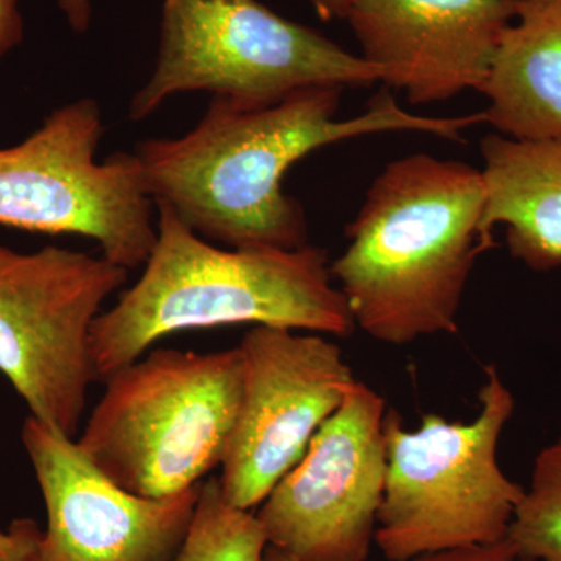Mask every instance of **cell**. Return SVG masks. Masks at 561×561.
<instances>
[{
  "mask_svg": "<svg viewBox=\"0 0 561 561\" xmlns=\"http://www.w3.org/2000/svg\"><path fill=\"white\" fill-rule=\"evenodd\" d=\"M342 88L311 87L264 105L213 98L197 127L180 138L140 142L147 194L203 239L234 250H297L308 221L283 191L287 171L312 151L341 140L419 131L461 140L483 113L431 117L408 113L389 92L350 119H337Z\"/></svg>",
  "mask_w": 561,
  "mask_h": 561,
  "instance_id": "1",
  "label": "cell"
},
{
  "mask_svg": "<svg viewBox=\"0 0 561 561\" xmlns=\"http://www.w3.org/2000/svg\"><path fill=\"white\" fill-rule=\"evenodd\" d=\"M381 79L364 57L257 0H164L153 73L128 111L140 122L183 92L264 105L305 88H370Z\"/></svg>",
  "mask_w": 561,
  "mask_h": 561,
  "instance_id": "6",
  "label": "cell"
},
{
  "mask_svg": "<svg viewBox=\"0 0 561 561\" xmlns=\"http://www.w3.org/2000/svg\"><path fill=\"white\" fill-rule=\"evenodd\" d=\"M128 268L105 256L47 245H0V373L32 416L73 438L95 379L90 337Z\"/></svg>",
  "mask_w": 561,
  "mask_h": 561,
  "instance_id": "8",
  "label": "cell"
},
{
  "mask_svg": "<svg viewBox=\"0 0 561 561\" xmlns=\"http://www.w3.org/2000/svg\"><path fill=\"white\" fill-rule=\"evenodd\" d=\"M239 350L241 411L219 479L231 505L253 511L302 459L357 381L341 346L313 332L254 327Z\"/></svg>",
  "mask_w": 561,
  "mask_h": 561,
  "instance_id": "10",
  "label": "cell"
},
{
  "mask_svg": "<svg viewBox=\"0 0 561 561\" xmlns=\"http://www.w3.org/2000/svg\"><path fill=\"white\" fill-rule=\"evenodd\" d=\"M18 3L20 0H0V57L24 39V21Z\"/></svg>",
  "mask_w": 561,
  "mask_h": 561,
  "instance_id": "19",
  "label": "cell"
},
{
  "mask_svg": "<svg viewBox=\"0 0 561 561\" xmlns=\"http://www.w3.org/2000/svg\"><path fill=\"white\" fill-rule=\"evenodd\" d=\"M485 183L467 162L427 153L391 161L346 227L332 279L356 328L387 345L456 334L482 238Z\"/></svg>",
  "mask_w": 561,
  "mask_h": 561,
  "instance_id": "2",
  "label": "cell"
},
{
  "mask_svg": "<svg viewBox=\"0 0 561 561\" xmlns=\"http://www.w3.org/2000/svg\"><path fill=\"white\" fill-rule=\"evenodd\" d=\"M43 530L33 519L11 523L9 530H0V561H36Z\"/></svg>",
  "mask_w": 561,
  "mask_h": 561,
  "instance_id": "17",
  "label": "cell"
},
{
  "mask_svg": "<svg viewBox=\"0 0 561 561\" xmlns=\"http://www.w3.org/2000/svg\"><path fill=\"white\" fill-rule=\"evenodd\" d=\"M481 94L500 135L561 140V0H519Z\"/></svg>",
  "mask_w": 561,
  "mask_h": 561,
  "instance_id": "14",
  "label": "cell"
},
{
  "mask_svg": "<svg viewBox=\"0 0 561 561\" xmlns=\"http://www.w3.org/2000/svg\"><path fill=\"white\" fill-rule=\"evenodd\" d=\"M386 400L351 387L261 504L268 546L300 561H368L386 485Z\"/></svg>",
  "mask_w": 561,
  "mask_h": 561,
  "instance_id": "9",
  "label": "cell"
},
{
  "mask_svg": "<svg viewBox=\"0 0 561 561\" xmlns=\"http://www.w3.org/2000/svg\"><path fill=\"white\" fill-rule=\"evenodd\" d=\"M47 512L36 561H172L186 537L202 483L175 496L121 489L79 443L35 416L21 432Z\"/></svg>",
  "mask_w": 561,
  "mask_h": 561,
  "instance_id": "11",
  "label": "cell"
},
{
  "mask_svg": "<svg viewBox=\"0 0 561 561\" xmlns=\"http://www.w3.org/2000/svg\"><path fill=\"white\" fill-rule=\"evenodd\" d=\"M519 0H354L350 27L381 83L412 105L481 92Z\"/></svg>",
  "mask_w": 561,
  "mask_h": 561,
  "instance_id": "12",
  "label": "cell"
},
{
  "mask_svg": "<svg viewBox=\"0 0 561 561\" xmlns=\"http://www.w3.org/2000/svg\"><path fill=\"white\" fill-rule=\"evenodd\" d=\"M321 20H346L354 0H306Z\"/></svg>",
  "mask_w": 561,
  "mask_h": 561,
  "instance_id": "21",
  "label": "cell"
},
{
  "mask_svg": "<svg viewBox=\"0 0 561 561\" xmlns=\"http://www.w3.org/2000/svg\"><path fill=\"white\" fill-rule=\"evenodd\" d=\"M83 435L92 463L142 497L175 496L224 463L241 411V350L151 351L106 379Z\"/></svg>",
  "mask_w": 561,
  "mask_h": 561,
  "instance_id": "4",
  "label": "cell"
},
{
  "mask_svg": "<svg viewBox=\"0 0 561 561\" xmlns=\"http://www.w3.org/2000/svg\"><path fill=\"white\" fill-rule=\"evenodd\" d=\"M154 206L158 238L146 271L92 323L98 381L176 331L256 324L345 339L356 330L327 250L216 249L169 206Z\"/></svg>",
  "mask_w": 561,
  "mask_h": 561,
  "instance_id": "3",
  "label": "cell"
},
{
  "mask_svg": "<svg viewBox=\"0 0 561 561\" xmlns=\"http://www.w3.org/2000/svg\"><path fill=\"white\" fill-rule=\"evenodd\" d=\"M103 133L101 105L84 98L51 111L20 146L0 149V225L90 238L131 271L157 243L154 203L135 153L95 161Z\"/></svg>",
  "mask_w": 561,
  "mask_h": 561,
  "instance_id": "7",
  "label": "cell"
},
{
  "mask_svg": "<svg viewBox=\"0 0 561 561\" xmlns=\"http://www.w3.org/2000/svg\"><path fill=\"white\" fill-rule=\"evenodd\" d=\"M482 238L505 227L508 251L535 272L561 267V140L482 139Z\"/></svg>",
  "mask_w": 561,
  "mask_h": 561,
  "instance_id": "13",
  "label": "cell"
},
{
  "mask_svg": "<svg viewBox=\"0 0 561 561\" xmlns=\"http://www.w3.org/2000/svg\"><path fill=\"white\" fill-rule=\"evenodd\" d=\"M262 561H300V560H295L294 557L287 556V553L279 551V549L273 548V546H267V549H265V552H264V559H262ZM368 561H370V560H368Z\"/></svg>",
  "mask_w": 561,
  "mask_h": 561,
  "instance_id": "22",
  "label": "cell"
},
{
  "mask_svg": "<svg viewBox=\"0 0 561 561\" xmlns=\"http://www.w3.org/2000/svg\"><path fill=\"white\" fill-rule=\"evenodd\" d=\"M481 411L470 423L437 413L408 431L393 409L383 419L387 472L375 542L389 561L493 545L507 537L524 489L497 461L515 398L496 365H485Z\"/></svg>",
  "mask_w": 561,
  "mask_h": 561,
  "instance_id": "5",
  "label": "cell"
},
{
  "mask_svg": "<svg viewBox=\"0 0 561 561\" xmlns=\"http://www.w3.org/2000/svg\"><path fill=\"white\" fill-rule=\"evenodd\" d=\"M505 540L531 560L561 561V434L535 459Z\"/></svg>",
  "mask_w": 561,
  "mask_h": 561,
  "instance_id": "16",
  "label": "cell"
},
{
  "mask_svg": "<svg viewBox=\"0 0 561 561\" xmlns=\"http://www.w3.org/2000/svg\"><path fill=\"white\" fill-rule=\"evenodd\" d=\"M409 561H535L523 556L507 540L427 553Z\"/></svg>",
  "mask_w": 561,
  "mask_h": 561,
  "instance_id": "18",
  "label": "cell"
},
{
  "mask_svg": "<svg viewBox=\"0 0 561 561\" xmlns=\"http://www.w3.org/2000/svg\"><path fill=\"white\" fill-rule=\"evenodd\" d=\"M267 546L256 513L231 505L213 476L202 483L190 529L172 561H262Z\"/></svg>",
  "mask_w": 561,
  "mask_h": 561,
  "instance_id": "15",
  "label": "cell"
},
{
  "mask_svg": "<svg viewBox=\"0 0 561 561\" xmlns=\"http://www.w3.org/2000/svg\"><path fill=\"white\" fill-rule=\"evenodd\" d=\"M58 5L73 32H88L91 25V0H58Z\"/></svg>",
  "mask_w": 561,
  "mask_h": 561,
  "instance_id": "20",
  "label": "cell"
}]
</instances>
